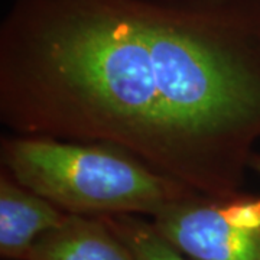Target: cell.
Here are the masks:
<instances>
[{
	"instance_id": "6da1fadb",
	"label": "cell",
	"mask_w": 260,
	"mask_h": 260,
	"mask_svg": "<svg viewBox=\"0 0 260 260\" xmlns=\"http://www.w3.org/2000/svg\"><path fill=\"white\" fill-rule=\"evenodd\" d=\"M0 121L240 192L260 139V0H12Z\"/></svg>"
},
{
	"instance_id": "3957f363",
	"label": "cell",
	"mask_w": 260,
	"mask_h": 260,
	"mask_svg": "<svg viewBox=\"0 0 260 260\" xmlns=\"http://www.w3.org/2000/svg\"><path fill=\"white\" fill-rule=\"evenodd\" d=\"M156 232L191 260H260V197L192 194L152 217Z\"/></svg>"
},
{
	"instance_id": "7a4b0ae2",
	"label": "cell",
	"mask_w": 260,
	"mask_h": 260,
	"mask_svg": "<svg viewBox=\"0 0 260 260\" xmlns=\"http://www.w3.org/2000/svg\"><path fill=\"white\" fill-rule=\"evenodd\" d=\"M0 160L20 184L73 215L153 217L198 194L104 143L15 135L2 138Z\"/></svg>"
},
{
	"instance_id": "8992f818",
	"label": "cell",
	"mask_w": 260,
	"mask_h": 260,
	"mask_svg": "<svg viewBox=\"0 0 260 260\" xmlns=\"http://www.w3.org/2000/svg\"><path fill=\"white\" fill-rule=\"evenodd\" d=\"M100 218L129 246L138 260H191L174 249L156 232L152 221L139 215H106Z\"/></svg>"
},
{
	"instance_id": "5b68a950",
	"label": "cell",
	"mask_w": 260,
	"mask_h": 260,
	"mask_svg": "<svg viewBox=\"0 0 260 260\" xmlns=\"http://www.w3.org/2000/svg\"><path fill=\"white\" fill-rule=\"evenodd\" d=\"M28 260H138L129 246L100 217L68 214L42 236Z\"/></svg>"
},
{
	"instance_id": "277c9868",
	"label": "cell",
	"mask_w": 260,
	"mask_h": 260,
	"mask_svg": "<svg viewBox=\"0 0 260 260\" xmlns=\"http://www.w3.org/2000/svg\"><path fill=\"white\" fill-rule=\"evenodd\" d=\"M68 214L42 195L0 171V257L28 260L37 242L56 229Z\"/></svg>"
},
{
	"instance_id": "52a82bcc",
	"label": "cell",
	"mask_w": 260,
	"mask_h": 260,
	"mask_svg": "<svg viewBox=\"0 0 260 260\" xmlns=\"http://www.w3.org/2000/svg\"><path fill=\"white\" fill-rule=\"evenodd\" d=\"M249 168L253 169V171L260 177V153H256V152H254V153L251 155Z\"/></svg>"
}]
</instances>
